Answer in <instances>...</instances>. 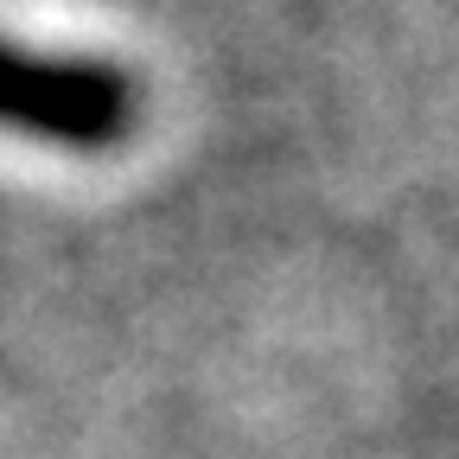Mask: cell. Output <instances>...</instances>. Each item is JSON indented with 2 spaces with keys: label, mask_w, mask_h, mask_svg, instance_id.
<instances>
[{
  "label": "cell",
  "mask_w": 459,
  "mask_h": 459,
  "mask_svg": "<svg viewBox=\"0 0 459 459\" xmlns=\"http://www.w3.org/2000/svg\"><path fill=\"white\" fill-rule=\"evenodd\" d=\"M141 96L128 71L102 57H57L0 39V128L71 147V153H108L134 134Z\"/></svg>",
  "instance_id": "1"
}]
</instances>
